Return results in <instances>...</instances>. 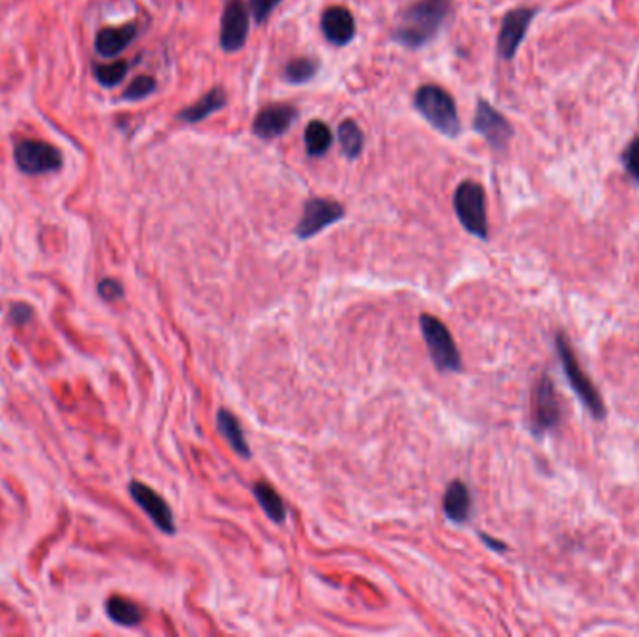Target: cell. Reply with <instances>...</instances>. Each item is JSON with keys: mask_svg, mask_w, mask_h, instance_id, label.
Here are the masks:
<instances>
[{"mask_svg": "<svg viewBox=\"0 0 639 637\" xmlns=\"http://www.w3.org/2000/svg\"><path fill=\"white\" fill-rule=\"evenodd\" d=\"M331 145H333V133H331V129L322 120L309 122L305 129L306 154L311 157H320L331 148Z\"/></svg>", "mask_w": 639, "mask_h": 637, "instance_id": "21", "label": "cell"}, {"mask_svg": "<svg viewBox=\"0 0 639 637\" xmlns=\"http://www.w3.org/2000/svg\"><path fill=\"white\" fill-rule=\"evenodd\" d=\"M98 294L105 301H118L124 297V287L116 279H103L98 282Z\"/></svg>", "mask_w": 639, "mask_h": 637, "instance_id": "27", "label": "cell"}, {"mask_svg": "<svg viewBox=\"0 0 639 637\" xmlns=\"http://www.w3.org/2000/svg\"><path fill=\"white\" fill-rule=\"evenodd\" d=\"M561 422V404L555 385L548 374L540 376L533 389V432L544 434Z\"/></svg>", "mask_w": 639, "mask_h": 637, "instance_id": "8", "label": "cell"}, {"mask_svg": "<svg viewBox=\"0 0 639 637\" xmlns=\"http://www.w3.org/2000/svg\"><path fill=\"white\" fill-rule=\"evenodd\" d=\"M473 129H475L493 150H505L514 135L510 122L486 100H479L477 103L475 118H473Z\"/></svg>", "mask_w": 639, "mask_h": 637, "instance_id": "9", "label": "cell"}, {"mask_svg": "<svg viewBox=\"0 0 639 637\" xmlns=\"http://www.w3.org/2000/svg\"><path fill=\"white\" fill-rule=\"evenodd\" d=\"M421 333L429 348L430 359L439 372H457L462 367L460 351L447 325L432 314L419 316Z\"/></svg>", "mask_w": 639, "mask_h": 637, "instance_id": "4", "label": "cell"}, {"mask_svg": "<svg viewBox=\"0 0 639 637\" xmlns=\"http://www.w3.org/2000/svg\"><path fill=\"white\" fill-rule=\"evenodd\" d=\"M280 0H251V12L256 22H264L270 13L279 6Z\"/></svg>", "mask_w": 639, "mask_h": 637, "instance_id": "28", "label": "cell"}, {"mask_svg": "<svg viewBox=\"0 0 639 637\" xmlns=\"http://www.w3.org/2000/svg\"><path fill=\"white\" fill-rule=\"evenodd\" d=\"M105 611L109 619L120 626H137L145 619V613H142V609L135 602L118 595L107 600Z\"/></svg>", "mask_w": 639, "mask_h": 637, "instance_id": "19", "label": "cell"}, {"mask_svg": "<svg viewBox=\"0 0 639 637\" xmlns=\"http://www.w3.org/2000/svg\"><path fill=\"white\" fill-rule=\"evenodd\" d=\"M13 159L17 169L31 176L55 173L62 164L60 150H57L49 143H43V140H34V138H27L17 143L13 150Z\"/></svg>", "mask_w": 639, "mask_h": 637, "instance_id": "6", "label": "cell"}, {"mask_svg": "<svg viewBox=\"0 0 639 637\" xmlns=\"http://www.w3.org/2000/svg\"><path fill=\"white\" fill-rule=\"evenodd\" d=\"M155 88H157V83H155L154 77L140 75V77L133 79V83L126 88L122 98L128 100V102H140V100L148 98L150 93H154Z\"/></svg>", "mask_w": 639, "mask_h": 637, "instance_id": "25", "label": "cell"}, {"mask_svg": "<svg viewBox=\"0 0 639 637\" xmlns=\"http://www.w3.org/2000/svg\"><path fill=\"white\" fill-rule=\"evenodd\" d=\"M135 36H137L135 25H126L120 29H103L98 32L96 40H93V47H96V53L100 57L114 58L126 49V47L135 40Z\"/></svg>", "mask_w": 639, "mask_h": 637, "instance_id": "16", "label": "cell"}, {"mask_svg": "<svg viewBox=\"0 0 639 637\" xmlns=\"http://www.w3.org/2000/svg\"><path fill=\"white\" fill-rule=\"evenodd\" d=\"M535 15H537L535 8H516L505 13L501 21L500 36H497V51H500V55L505 60H512L514 55L518 53Z\"/></svg>", "mask_w": 639, "mask_h": 637, "instance_id": "10", "label": "cell"}, {"mask_svg": "<svg viewBox=\"0 0 639 637\" xmlns=\"http://www.w3.org/2000/svg\"><path fill=\"white\" fill-rule=\"evenodd\" d=\"M253 495L271 522L284 524V520H287V507H284L280 495L268 482H254Z\"/></svg>", "mask_w": 639, "mask_h": 637, "instance_id": "20", "label": "cell"}, {"mask_svg": "<svg viewBox=\"0 0 639 637\" xmlns=\"http://www.w3.org/2000/svg\"><path fill=\"white\" fill-rule=\"evenodd\" d=\"M318 72V62L313 58H294L284 67V79L292 84L309 83Z\"/></svg>", "mask_w": 639, "mask_h": 637, "instance_id": "23", "label": "cell"}, {"mask_svg": "<svg viewBox=\"0 0 639 637\" xmlns=\"http://www.w3.org/2000/svg\"><path fill=\"white\" fill-rule=\"evenodd\" d=\"M322 32L329 43L342 47L355 36V19L350 10L331 6L322 15Z\"/></svg>", "mask_w": 639, "mask_h": 637, "instance_id": "14", "label": "cell"}, {"mask_svg": "<svg viewBox=\"0 0 639 637\" xmlns=\"http://www.w3.org/2000/svg\"><path fill=\"white\" fill-rule=\"evenodd\" d=\"M226 105V96L223 88H211L204 98L195 102L193 105L185 107L183 111L178 112V120L183 124H199L213 112L221 111Z\"/></svg>", "mask_w": 639, "mask_h": 637, "instance_id": "17", "label": "cell"}, {"mask_svg": "<svg viewBox=\"0 0 639 637\" xmlns=\"http://www.w3.org/2000/svg\"><path fill=\"white\" fill-rule=\"evenodd\" d=\"M10 318H12L17 325H25V323H29V320L32 318V309H31L29 305H15V306H12Z\"/></svg>", "mask_w": 639, "mask_h": 637, "instance_id": "29", "label": "cell"}, {"mask_svg": "<svg viewBox=\"0 0 639 637\" xmlns=\"http://www.w3.org/2000/svg\"><path fill=\"white\" fill-rule=\"evenodd\" d=\"M453 206L458 221L469 234L477 235L479 240L488 238L484 189L477 181H471V180L462 181L455 191Z\"/></svg>", "mask_w": 639, "mask_h": 637, "instance_id": "5", "label": "cell"}, {"mask_svg": "<svg viewBox=\"0 0 639 637\" xmlns=\"http://www.w3.org/2000/svg\"><path fill=\"white\" fill-rule=\"evenodd\" d=\"M217 430L226 439V443L232 447V451L235 455H240L242 458L251 456L249 445H247L245 436L242 432V424L238 419H235L234 413H230L226 410H221L217 413Z\"/></svg>", "mask_w": 639, "mask_h": 637, "instance_id": "18", "label": "cell"}, {"mask_svg": "<svg viewBox=\"0 0 639 637\" xmlns=\"http://www.w3.org/2000/svg\"><path fill=\"white\" fill-rule=\"evenodd\" d=\"M339 143H341L342 154L348 159H358L363 150V143H365L363 131L353 120H344L339 126Z\"/></svg>", "mask_w": 639, "mask_h": 637, "instance_id": "22", "label": "cell"}, {"mask_svg": "<svg viewBox=\"0 0 639 637\" xmlns=\"http://www.w3.org/2000/svg\"><path fill=\"white\" fill-rule=\"evenodd\" d=\"M129 495L133 498V501L148 514V518L159 531H163L164 535L176 533L173 510L157 491H154L145 482L131 481L129 482Z\"/></svg>", "mask_w": 639, "mask_h": 637, "instance_id": "11", "label": "cell"}, {"mask_svg": "<svg viewBox=\"0 0 639 637\" xmlns=\"http://www.w3.org/2000/svg\"><path fill=\"white\" fill-rule=\"evenodd\" d=\"M415 109L436 131L448 138L460 135V118L455 100L436 84H424L415 93Z\"/></svg>", "mask_w": 639, "mask_h": 637, "instance_id": "2", "label": "cell"}, {"mask_svg": "<svg viewBox=\"0 0 639 637\" xmlns=\"http://www.w3.org/2000/svg\"><path fill=\"white\" fill-rule=\"evenodd\" d=\"M443 512L455 524H466L471 516V493L466 482L453 481L443 495Z\"/></svg>", "mask_w": 639, "mask_h": 637, "instance_id": "15", "label": "cell"}, {"mask_svg": "<svg viewBox=\"0 0 639 637\" xmlns=\"http://www.w3.org/2000/svg\"><path fill=\"white\" fill-rule=\"evenodd\" d=\"M344 217L342 204L327 199H309L303 206V214L296 225V235L299 240L315 238L316 234L325 230L329 225H335Z\"/></svg>", "mask_w": 639, "mask_h": 637, "instance_id": "7", "label": "cell"}, {"mask_svg": "<svg viewBox=\"0 0 639 637\" xmlns=\"http://www.w3.org/2000/svg\"><path fill=\"white\" fill-rule=\"evenodd\" d=\"M448 15H451L448 0H415L400 15L393 40L406 49H421L438 36Z\"/></svg>", "mask_w": 639, "mask_h": 637, "instance_id": "1", "label": "cell"}, {"mask_svg": "<svg viewBox=\"0 0 639 637\" xmlns=\"http://www.w3.org/2000/svg\"><path fill=\"white\" fill-rule=\"evenodd\" d=\"M249 36V12L240 3L232 0L226 4L221 19V47L228 53L240 51Z\"/></svg>", "mask_w": 639, "mask_h": 637, "instance_id": "12", "label": "cell"}, {"mask_svg": "<svg viewBox=\"0 0 639 637\" xmlns=\"http://www.w3.org/2000/svg\"><path fill=\"white\" fill-rule=\"evenodd\" d=\"M297 111L287 103H273L260 109L254 116L253 131L260 138H275L287 133L296 122Z\"/></svg>", "mask_w": 639, "mask_h": 637, "instance_id": "13", "label": "cell"}, {"mask_svg": "<svg viewBox=\"0 0 639 637\" xmlns=\"http://www.w3.org/2000/svg\"><path fill=\"white\" fill-rule=\"evenodd\" d=\"M481 538H483L484 544H488V546H490L492 550H495V552H505V550H507V546L503 544V542L495 540V538H490L488 535H481Z\"/></svg>", "mask_w": 639, "mask_h": 637, "instance_id": "30", "label": "cell"}, {"mask_svg": "<svg viewBox=\"0 0 639 637\" xmlns=\"http://www.w3.org/2000/svg\"><path fill=\"white\" fill-rule=\"evenodd\" d=\"M555 348H557L561 365L564 368L568 382H571L572 391L578 394V398L581 400L583 406L590 411V415L602 420L606 417V404L602 400V394L593 385V382H590V377L585 374V370L580 367L571 342H568V339L563 333H557Z\"/></svg>", "mask_w": 639, "mask_h": 637, "instance_id": "3", "label": "cell"}, {"mask_svg": "<svg viewBox=\"0 0 639 637\" xmlns=\"http://www.w3.org/2000/svg\"><path fill=\"white\" fill-rule=\"evenodd\" d=\"M623 167L628 176L639 185V137H634L621 155Z\"/></svg>", "mask_w": 639, "mask_h": 637, "instance_id": "26", "label": "cell"}, {"mask_svg": "<svg viewBox=\"0 0 639 637\" xmlns=\"http://www.w3.org/2000/svg\"><path fill=\"white\" fill-rule=\"evenodd\" d=\"M128 69H129V66L124 60L111 62V64H100V66L93 67V77H96L103 86L111 88V86H116L126 77Z\"/></svg>", "mask_w": 639, "mask_h": 637, "instance_id": "24", "label": "cell"}]
</instances>
